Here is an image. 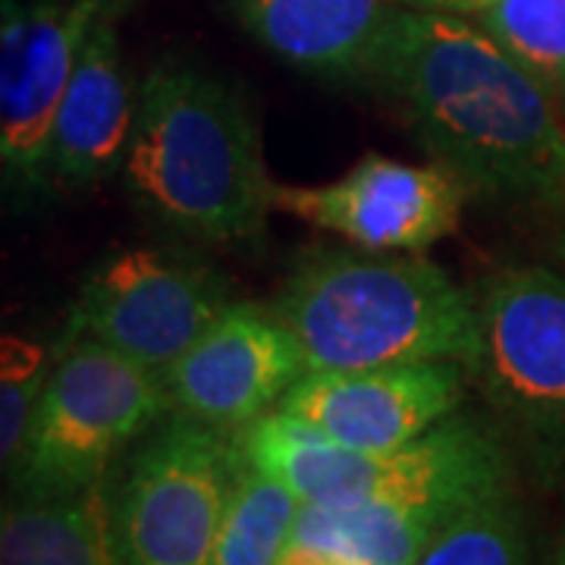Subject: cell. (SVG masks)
Listing matches in <instances>:
<instances>
[{
	"instance_id": "1",
	"label": "cell",
	"mask_w": 565,
	"mask_h": 565,
	"mask_svg": "<svg viewBox=\"0 0 565 565\" xmlns=\"http://www.w3.org/2000/svg\"><path fill=\"white\" fill-rule=\"evenodd\" d=\"M362 79L403 110L430 158L468 192L565 202V120L556 98L468 17L399 7Z\"/></svg>"
},
{
	"instance_id": "2",
	"label": "cell",
	"mask_w": 565,
	"mask_h": 565,
	"mask_svg": "<svg viewBox=\"0 0 565 565\" xmlns=\"http://www.w3.org/2000/svg\"><path fill=\"white\" fill-rule=\"evenodd\" d=\"M122 177L154 221L195 243L252 239L274 207L243 95L185 57H161L145 73Z\"/></svg>"
},
{
	"instance_id": "3",
	"label": "cell",
	"mask_w": 565,
	"mask_h": 565,
	"mask_svg": "<svg viewBox=\"0 0 565 565\" xmlns=\"http://www.w3.org/2000/svg\"><path fill=\"white\" fill-rule=\"evenodd\" d=\"M302 345L308 371L459 362L481 345L478 296L427 258L318 252L270 305Z\"/></svg>"
},
{
	"instance_id": "4",
	"label": "cell",
	"mask_w": 565,
	"mask_h": 565,
	"mask_svg": "<svg viewBox=\"0 0 565 565\" xmlns=\"http://www.w3.org/2000/svg\"><path fill=\"white\" fill-rule=\"evenodd\" d=\"M170 412L163 377L107 345L63 333L17 468V493H70L107 481L122 446Z\"/></svg>"
},
{
	"instance_id": "5",
	"label": "cell",
	"mask_w": 565,
	"mask_h": 565,
	"mask_svg": "<svg viewBox=\"0 0 565 565\" xmlns=\"http://www.w3.org/2000/svg\"><path fill=\"white\" fill-rule=\"evenodd\" d=\"M239 468L236 434L170 412L122 478L117 531L126 565H211Z\"/></svg>"
},
{
	"instance_id": "6",
	"label": "cell",
	"mask_w": 565,
	"mask_h": 565,
	"mask_svg": "<svg viewBox=\"0 0 565 565\" xmlns=\"http://www.w3.org/2000/svg\"><path fill=\"white\" fill-rule=\"evenodd\" d=\"M226 308V282L211 267L163 248H117L85 274L63 333L163 377Z\"/></svg>"
},
{
	"instance_id": "7",
	"label": "cell",
	"mask_w": 565,
	"mask_h": 565,
	"mask_svg": "<svg viewBox=\"0 0 565 565\" xmlns=\"http://www.w3.org/2000/svg\"><path fill=\"white\" fill-rule=\"evenodd\" d=\"M481 345L471 374L505 422L565 449V274L519 264L478 292Z\"/></svg>"
},
{
	"instance_id": "8",
	"label": "cell",
	"mask_w": 565,
	"mask_h": 565,
	"mask_svg": "<svg viewBox=\"0 0 565 565\" xmlns=\"http://www.w3.org/2000/svg\"><path fill=\"white\" fill-rule=\"evenodd\" d=\"M236 437L245 462L292 490L302 505L362 503L503 452V444L484 424L462 415H449L422 440L396 452L349 449L286 412L264 415Z\"/></svg>"
},
{
	"instance_id": "9",
	"label": "cell",
	"mask_w": 565,
	"mask_h": 565,
	"mask_svg": "<svg viewBox=\"0 0 565 565\" xmlns=\"http://www.w3.org/2000/svg\"><path fill=\"white\" fill-rule=\"evenodd\" d=\"M468 195V185L444 163L364 154L340 180L321 185L274 182L270 204L318 230L340 233L362 252L422 255L456 233Z\"/></svg>"
},
{
	"instance_id": "10",
	"label": "cell",
	"mask_w": 565,
	"mask_h": 565,
	"mask_svg": "<svg viewBox=\"0 0 565 565\" xmlns=\"http://www.w3.org/2000/svg\"><path fill=\"white\" fill-rule=\"evenodd\" d=\"M505 484L503 449L362 503L302 505L277 565H418L456 512Z\"/></svg>"
},
{
	"instance_id": "11",
	"label": "cell",
	"mask_w": 565,
	"mask_h": 565,
	"mask_svg": "<svg viewBox=\"0 0 565 565\" xmlns=\"http://www.w3.org/2000/svg\"><path fill=\"white\" fill-rule=\"evenodd\" d=\"M117 0H3L0 158L17 185H47L51 129L95 22Z\"/></svg>"
},
{
	"instance_id": "12",
	"label": "cell",
	"mask_w": 565,
	"mask_h": 565,
	"mask_svg": "<svg viewBox=\"0 0 565 565\" xmlns=\"http://www.w3.org/2000/svg\"><path fill=\"white\" fill-rule=\"evenodd\" d=\"M308 374L302 345L274 308L230 302L163 374L170 412L239 434Z\"/></svg>"
},
{
	"instance_id": "13",
	"label": "cell",
	"mask_w": 565,
	"mask_h": 565,
	"mask_svg": "<svg viewBox=\"0 0 565 565\" xmlns=\"http://www.w3.org/2000/svg\"><path fill=\"white\" fill-rule=\"evenodd\" d=\"M465 364L415 362L308 371L274 412L296 415L359 452H396L456 415Z\"/></svg>"
},
{
	"instance_id": "14",
	"label": "cell",
	"mask_w": 565,
	"mask_h": 565,
	"mask_svg": "<svg viewBox=\"0 0 565 565\" xmlns=\"http://www.w3.org/2000/svg\"><path fill=\"white\" fill-rule=\"evenodd\" d=\"M129 3L132 0L110 3L82 44L51 129L47 185L88 189L122 170L136 122V95L120 44V20Z\"/></svg>"
},
{
	"instance_id": "15",
	"label": "cell",
	"mask_w": 565,
	"mask_h": 565,
	"mask_svg": "<svg viewBox=\"0 0 565 565\" xmlns=\"http://www.w3.org/2000/svg\"><path fill=\"white\" fill-rule=\"evenodd\" d=\"M277 61L311 76L362 79L399 0H226Z\"/></svg>"
},
{
	"instance_id": "16",
	"label": "cell",
	"mask_w": 565,
	"mask_h": 565,
	"mask_svg": "<svg viewBox=\"0 0 565 565\" xmlns=\"http://www.w3.org/2000/svg\"><path fill=\"white\" fill-rule=\"evenodd\" d=\"M0 565H126L107 481L17 493L0 515Z\"/></svg>"
},
{
	"instance_id": "17",
	"label": "cell",
	"mask_w": 565,
	"mask_h": 565,
	"mask_svg": "<svg viewBox=\"0 0 565 565\" xmlns=\"http://www.w3.org/2000/svg\"><path fill=\"white\" fill-rule=\"evenodd\" d=\"M418 565H534L531 527L515 487H500L456 512Z\"/></svg>"
},
{
	"instance_id": "18",
	"label": "cell",
	"mask_w": 565,
	"mask_h": 565,
	"mask_svg": "<svg viewBox=\"0 0 565 565\" xmlns=\"http://www.w3.org/2000/svg\"><path fill=\"white\" fill-rule=\"evenodd\" d=\"M299 512V497L243 456L211 565H277Z\"/></svg>"
},
{
	"instance_id": "19",
	"label": "cell",
	"mask_w": 565,
	"mask_h": 565,
	"mask_svg": "<svg viewBox=\"0 0 565 565\" xmlns=\"http://www.w3.org/2000/svg\"><path fill=\"white\" fill-rule=\"evenodd\" d=\"M565 107V0H490L468 17Z\"/></svg>"
},
{
	"instance_id": "20",
	"label": "cell",
	"mask_w": 565,
	"mask_h": 565,
	"mask_svg": "<svg viewBox=\"0 0 565 565\" xmlns=\"http://www.w3.org/2000/svg\"><path fill=\"white\" fill-rule=\"evenodd\" d=\"M51 367L54 355L35 340L17 333L0 340V462L7 475L25 449Z\"/></svg>"
},
{
	"instance_id": "21",
	"label": "cell",
	"mask_w": 565,
	"mask_h": 565,
	"mask_svg": "<svg viewBox=\"0 0 565 565\" xmlns=\"http://www.w3.org/2000/svg\"><path fill=\"white\" fill-rule=\"evenodd\" d=\"M490 0H399V7L412 10H434V13H456V17H478Z\"/></svg>"
},
{
	"instance_id": "22",
	"label": "cell",
	"mask_w": 565,
	"mask_h": 565,
	"mask_svg": "<svg viewBox=\"0 0 565 565\" xmlns=\"http://www.w3.org/2000/svg\"><path fill=\"white\" fill-rule=\"evenodd\" d=\"M553 565H565V522L563 534H559V546H556V556H553Z\"/></svg>"
},
{
	"instance_id": "23",
	"label": "cell",
	"mask_w": 565,
	"mask_h": 565,
	"mask_svg": "<svg viewBox=\"0 0 565 565\" xmlns=\"http://www.w3.org/2000/svg\"><path fill=\"white\" fill-rule=\"evenodd\" d=\"M556 255H559V264L565 267V233H563V239H559V245H556Z\"/></svg>"
}]
</instances>
